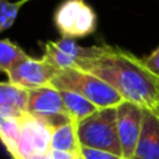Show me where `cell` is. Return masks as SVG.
Returning a JSON list of instances; mask_svg holds the SVG:
<instances>
[{"mask_svg": "<svg viewBox=\"0 0 159 159\" xmlns=\"http://www.w3.org/2000/svg\"><path fill=\"white\" fill-rule=\"evenodd\" d=\"M28 91L11 82H0V117H20L27 113Z\"/></svg>", "mask_w": 159, "mask_h": 159, "instance_id": "cell-11", "label": "cell"}, {"mask_svg": "<svg viewBox=\"0 0 159 159\" xmlns=\"http://www.w3.org/2000/svg\"><path fill=\"white\" fill-rule=\"evenodd\" d=\"M50 87L56 88L57 91H71L78 93L93 103L98 109L116 107L124 101L105 81L78 69L59 70L50 82Z\"/></svg>", "mask_w": 159, "mask_h": 159, "instance_id": "cell-2", "label": "cell"}, {"mask_svg": "<svg viewBox=\"0 0 159 159\" xmlns=\"http://www.w3.org/2000/svg\"><path fill=\"white\" fill-rule=\"evenodd\" d=\"M77 137L81 147L123 157L116 124V107L98 109L77 123Z\"/></svg>", "mask_w": 159, "mask_h": 159, "instance_id": "cell-3", "label": "cell"}, {"mask_svg": "<svg viewBox=\"0 0 159 159\" xmlns=\"http://www.w3.org/2000/svg\"><path fill=\"white\" fill-rule=\"evenodd\" d=\"M144 107L129 101H123L116 106V124L120 141L121 155L124 159H130L134 154L138 137L141 133Z\"/></svg>", "mask_w": 159, "mask_h": 159, "instance_id": "cell-8", "label": "cell"}, {"mask_svg": "<svg viewBox=\"0 0 159 159\" xmlns=\"http://www.w3.org/2000/svg\"><path fill=\"white\" fill-rule=\"evenodd\" d=\"M75 69L93 74L113 88L124 101L154 110L159 93V78L145 67L143 59L109 45L92 46L88 57Z\"/></svg>", "mask_w": 159, "mask_h": 159, "instance_id": "cell-1", "label": "cell"}, {"mask_svg": "<svg viewBox=\"0 0 159 159\" xmlns=\"http://www.w3.org/2000/svg\"><path fill=\"white\" fill-rule=\"evenodd\" d=\"M52 129L39 119L25 113L20 120V131L13 149V159H34L46 157L50 151Z\"/></svg>", "mask_w": 159, "mask_h": 159, "instance_id": "cell-5", "label": "cell"}, {"mask_svg": "<svg viewBox=\"0 0 159 159\" xmlns=\"http://www.w3.org/2000/svg\"><path fill=\"white\" fill-rule=\"evenodd\" d=\"M143 61H144L147 69L159 78V46L155 50H152L147 57H144Z\"/></svg>", "mask_w": 159, "mask_h": 159, "instance_id": "cell-18", "label": "cell"}, {"mask_svg": "<svg viewBox=\"0 0 159 159\" xmlns=\"http://www.w3.org/2000/svg\"><path fill=\"white\" fill-rule=\"evenodd\" d=\"M22 116H20V117L2 116L0 117V141L4 145V148L7 149V152H10L13 149L14 144L17 141L20 131V120H21Z\"/></svg>", "mask_w": 159, "mask_h": 159, "instance_id": "cell-15", "label": "cell"}, {"mask_svg": "<svg viewBox=\"0 0 159 159\" xmlns=\"http://www.w3.org/2000/svg\"><path fill=\"white\" fill-rule=\"evenodd\" d=\"M80 155H81L82 159H124L123 157L115 155L112 152L93 149V148H85V147H81Z\"/></svg>", "mask_w": 159, "mask_h": 159, "instance_id": "cell-17", "label": "cell"}, {"mask_svg": "<svg viewBox=\"0 0 159 159\" xmlns=\"http://www.w3.org/2000/svg\"><path fill=\"white\" fill-rule=\"evenodd\" d=\"M34 159H49V154H48L46 157H39V158H34Z\"/></svg>", "mask_w": 159, "mask_h": 159, "instance_id": "cell-21", "label": "cell"}, {"mask_svg": "<svg viewBox=\"0 0 159 159\" xmlns=\"http://www.w3.org/2000/svg\"><path fill=\"white\" fill-rule=\"evenodd\" d=\"M57 71V69L48 64L42 59H34L31 56H27L20 60L16 66L11 67L6 74L8 82L31 91L50 85Z\"/></svg>", "mask_w": 159, "mask_h": 159, "instance_id": "cell-7", "label": "cell"}, {"mask_svg": "<svg viewBox=\"0 0 159 159\" xmlns=\"http://www.w3.org/2000/svg\"><path fill=\"white\" fill-rule=\"evenodd\" d=\"M42 48H43V55L41 59L57 70L75 69L80 60L88 57L92 52V46H80L74 42V39L66 38L43 42Z\"/></svg>", "mask_w": 159, "mask_h": 159, "instance_id": "cell-9", "label": "cell"}, {"mask_svg": "<svg viewBox=\"0 0 159 159\" xmlns=\"http://www.w3.org/2000/svg\"><path fill=\"white\" fill-rule=\"evenodd\" d=\"M27 113L43 121L52 131L59 126L73 121L64 109L60 92L50 85L28 91Z\"/></svg>", "mask_w": 159, "mask_h": 159, "instance_id": "cell-6", "label": "cell"}, {"mask_svg": "<svg viewBox=\"0 0 159 159\" xmlns=\"http://www.w3.org/2000/svg\"><path fill=\"white\" fill-rule=\"evenodd\" d=\"M130 159H159V117L149 109H144L141 133Z\"/></svg>", "mask_w": 159, "mask_h": 159, "instance_id": "cell-10", "label": "cell"}, {"mask_svg": "<svg viewBox=\"0 0 159 159\" xmlns=\"http://www.w3.org/2000/svg\"><path fill=\"white\" fill-rule=\"evenodd\" d=\"M55 27L61 38H85L96 31L98 18L93 8L84 0H64L53 16Z\"/></svg>", "mask_w": 159, "mask_h": 159, "instance_id": "cell-4", "label": "cell"}, {"mask_svg": "<svg viewBox=\"0 0 159 159\" xmlns=\"http://www.w3.org/2000/svg\"><path fill=\"white\" fill-rule=\"evenodd\" d=\"M30 0H18V2H8L0 0V32L8 30L16 22L20 8Z\"/></svg>", "mask_w": 159, "mask_h": 159, "instance_id": "cell-16", "label": "cell"}, {"mask_svg": "<svg viewBox=\"0 0 159 159\" xmlns=\"http://www.w3.org/2000/svg\"><path fill=\"white\" fill-rule=\"evenodd\" d=\"M59 92L63 99V105L67 115L71 117L74 123H80L81 120L87 119L88 116H91L93 112L98 110L95 105L91 103L89 101H87L78 93L71 92V91H59Z\"/></svg>", "mask_w": 159, "mask_h": 159, "instance_id": "cell-13", "label": "cell"}, {"mask_svg": "<svg viewBox=\"0 0 159 159\" xmlns=\"http://www.w3.org/2000/svg\"><path fill=\"white\" fill-rule=\"evenodd\" d=\"M152 112L155 113V115L159 117V93H158V99H157V105H155V107H154V110Z\"/></svg>", "mask_w": 159, "mask_h": 159, "instance_id": "cell-20", "label": "cell"}, {"mask_svg": "<svg viewBox=\"0 0 159 159\" xmlns=\"http://www.w3.org/2000/svg\"><path fill=\"white\" fill-rule=\"evenodd\" d=\"M77 159H82V158H81V155H80V157H78V158H77Z\"/></svg>", "mask_w": 159, "mask_h": 159, "instance_id": "cell-22", "label": "cell"}, {"mask_svg": "<svg viewBox=\"0 0 159 159\" xmlns=\"http://www.w3.org/2000/svg\"><path fill=\"white\" fill-rule=\"evenodd\" d=\"M50 149L73 152V154L80 155L81 145L77 137V123L70 121L53 130L52 138H50Z\"/></svg>", "mask_w": 159, "mask_h": 159, "instance_id": "cell-12", "label": "cell"}, {"mask_svg": "<svg viewBox=\"0 0 159 159\" xmlns=\"http://www.w3.org/2000/svg\"><path fill=\"white\" fill-rule=\"evenodd\" d=\"M27 53L8 39H0V71L7 73L20 60L27 57Z\"/></svg>", "mask_w": 159, "mask_h": 159, "instance_id": "cell-14", "label": "cell"}, {"mask_svg": "<svg viewBox=\"0 0 159 159\" xmlns=\"http://www.w3.org/2000/svg\"><path fill=\"white\" fill-rule=\"evenodd\" d=\"M78 157H80L78 154H73V152L56 151V149H50L49 151V159H77Z\"/></svg>", "mask_w": 159, "mask_h": 159, "instance_id": "cell-19", "label": "cell"}]
</instances>
